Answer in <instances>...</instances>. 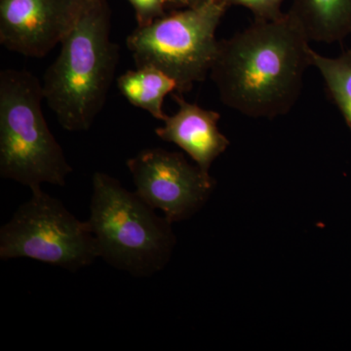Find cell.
<instances>
[{
    "label": "cell",
    "instance_id": "cell-9",
    "mask_svg": "<svg viewBox=\"0 0 351 351\" xmlns=\"http://www.w3.org/2000/svg\"><path fill=\"white\" fill-rule=\"evenodd\" d=\"M177 112L167 115L163 126L156 129L157 137L177 145L207 174L212 164L226 151L230 143L219 130L221 115L214 110L189 103L181 94L173 95Z\"/></svg>",
    "mask_w": 351,
    "mask_h": 351
},
{
    "label": "cell",
    "instance_id": "cell-15",
    "mask_svg": "<svg viewBox=\"0 0 351 351\" xmlns=\"http://www.w3.org/2000/svg\"><path fill=\"white\" fill-rule=\"evenodd\" d=\"M214 0H170V4L179 8H195L205 5Z\"/></svg>",
    "mask_w": 351,
    "mask_h": 351
},
{
    "label": "cell",
    "instance_id": "cell-5",
    "mask_svg": "<svg viewBox=\"0 0 351 351\" xmlns=\"http://www.w3.org/2000/svg\"><path fill=\"white\" fill-rule=\"evenodd\" d=\"M226 9L214 0L137 27L126 40L136 66L160 69L177 83L178 94L186 93L211 73L219 49L216 32Z\"/></svg>",
    "mask_w": 351,
    "mask_h": 351
},
{
    "label": "cell",
    "instance_id": "cell-4",
    "mask_svg": "<svg viewBox=\"0 0 351 351\" xmlns=\"http://www.w3.org/2000/svg\"><path fill=\"white\" fill-rule=\"evenodd\" d=\"M43 83L25 71L0 73V176L29 186H63L73 167L44 117Z\"/></svg>",
    "mask_w": 351,
    "mask_h": 351
},
{
    "label": "cell",
    "instance_id": "cell-6",
    "mask_svg": "<svg viewBox=\"0 0 351 351\" xmlns=\"http://www.w3.org/2000/svg\"><path fill=\"white\" fill-rule=\"evenodd\" d=\"M32 193L0 228V258H32L71 271L92 265L99 253L88 221L41 189Z\"/></svg>",
    "mask_w": 351,
    "mask_h": 351
},
{
    "label": "cell",
    "instance_id": "cell-10",
    "mask_svg": "<svg viewBox=\"0 0 351 351\" xmlns=\"http://www.w3.org/2000/svg\"><path fill=\"white\" fill-rule=\"evenodd\" d=\"M289 12L311 41L339 43L351 34V0H293Z\"/></svg>",
    "mask_w": 351,
    "mask_h": 351
},
{
    "label": "cell",
    "instance_id": "cell-11",
    "mask_svg": "<svg viewBox=\"0 0 351 351\" xmlns=\"http://www.w3.org/2000/svg\"><path fill=\"white\" fill-rule=\"evenodd\" d=\"M120 93L134 107L142 108L157 120L164 121L165 97L177 92V83L169 75L154 66H137L127 71L117 80Z\"/></svg>",
    "mask_w": 351,
    "mask_h": 351
},
{
    "label": "cell",
    "instance_id": "cell-14",
    "mask_svg": "<svg viewBox=\"0 0 351 351\" xmlns=\"http://www.w3.org/2000/svg\"><path fill=\"white\" fill-rule=\"evenodd\" d=\"M135 11L138 27H145L166 15L170 0H128Z\"/></svg>",
    "mask_w": 351,
    "mask_h": 351
},
{
    "label": "cell",
    "instance_id": "cell-7",
    "mask_svg": "<svg viewBox=\"0 0 351 351\" xmlns=\"http://www.w3.org/2000/svg\"><path fill=\"white\" fill-rule=\"evenodd\" d=\"M136 193L171 221H184L204 206L216 181L179 152L154 147L128 159Z\"/></svg>",
    "mask_w": 351,
    "mask_h": 351
},
{
    "label": "cell",
    "instance_id": "cell-8",
    "mask_svg": "<svg viewBox=\"0 0 351 351\" xmlns=\"http://www.w3.org/2000/svg\"><path fill=\"white\" fill-rule=\"evenodd\" d=\"M83 1L0 0V43L23 56H46L71 29Z\"/></svg>",
    "mask_w": 351,
    "mask_h": 351
},
{
    "label": "cell",
    "instance_id": "cell-12",
    "mask_svg": "<svg viewBox=\"0 0 351 351\" xmlns=\"http://www.w3.org/2000/svg\"><path fill=\"white\" fill-rule=\"evenodd\" d=\"M311 66L319 71L351 131V49L335 58L323 56L311 49Z\"/></svg>",
    "mask_w": 351,
    "mask_h": 351
},
{
    "label": "cell",
    "instance_id": "cell-1",
    "mask_svg": "<svg viewBox=\"0 0 351 351\" xmlns=\"http://www.w3.org/2000/svg\"><path fill=\"white\" fill-rule=\"evenodd\" d=\"M309 41L290 12L276 20H255L219 41L210 76L223 105L253 119L290 112L311 66Z\"/></svg>",
    "mask_w": 351,
    "mask_h": 351
},
{
    "label": "cell",
    "instance_id": "cell-2",
    "mask_svg": "<svg viewBox=\"0 0 351 351\" xmlns=\"http://www.w3.org/2000/svg\"><path fill=\"white\" fill-rule=\"evenodd\" d=\"M43 76L44 100L64 130L87 131L105 106L119 63L107 0H84Z\"/></svg>",
    "mask_w": 351,
    "mask_h": 351
},
{
    "label": "cell",
    "instance_id": "cell-13",
    "mask_svg": "<svg viewBox=\"0 0 351 351\" xmlns=\"http://www.w3.org/2000/svg\"><path fill=\"white\" fill-rule=\"evenodd\" d=\"M228 8L230 6H241L253 13L255 20H276L282 17L281 11L285 0H219Z\"/></svg>",
    "mask_w": 351,
    "mask_h": 351
},
{
    "label": "cell",
    "instance_id": "cell-3",
    "mask_svg": "<svg viewBox=\"0 0 351 351\" xmlns=\"http://www.w3.org/2000/svg\"><path fill=\"white\" fill-rule=\"evenodd\" d=\"M92 188L87 221L99 258L135 277L162 270L175 248L172 223L106 173H95Z\"/></svg>",
    "mask_w": 351,
    "mask_h": 351
}]
</instances>
